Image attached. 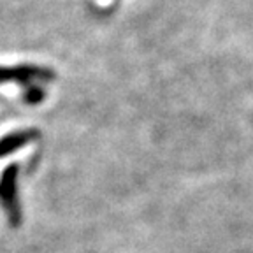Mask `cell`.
<instances>
[{"label":"cell","mask_w":253,"mask_h":253,"mask_svg":"<svg viewBox=\"0 0 253 253\" xmlns=\"http://www.w3.org/2000/svg\"><path fill=\"white\" fill-rule=\"evenodd\" d=\"M20 166L11 164L0 174V208L7 218L9 225L18 227L21 223V201H20Z\"/></svg>","instance_id":"6da1fadb"},{"label":"cell","mask_w":253,"mask_h":253,"mask_svg":"<svg viewBox=\"0 0 253 253\" xmlns=\"http://www.w3.org/2000/svg\"><path fill=\"white\" fill-rule=\"evenodd\" d=\"M56 74L49 67L32 65V63H20V65H0V84L16 83L21 90L30 84H44L51 83Z\"/></svg>","instance_id":"7a4b0ae2"},{"label":"cell","mask_w":253,"mask_h":253,"mask_svg":"<svg viewBox=\"0 0 253 253\" xmlns=\"http://www.w3.org/2000/svg\"><path fill=\"white\" fill-rule=\"evenodd\" d=\"M41 137V132L34 126L28 128H20V130H12L9 134L0 137V158H5L9 155L20 151L21 148L28 146L32 142H36Z\"/></svg>","instance_id":"3957f363"},{"label":"cell","mask_w":253,"mask_h":253,"mask_svg":"<svg viewBox=\"0 0 253 253\" xmlns=\"http://www.w3.org/2000/svg\"><path fill=\"white\" fill-rule=\"evenodd\" d=\"M46 97V90H44V84H30V86L23 88L21 91V99L28 106H37L41 104Z\"/></svg>","instance_id":"277c9868"}]
</instances>
